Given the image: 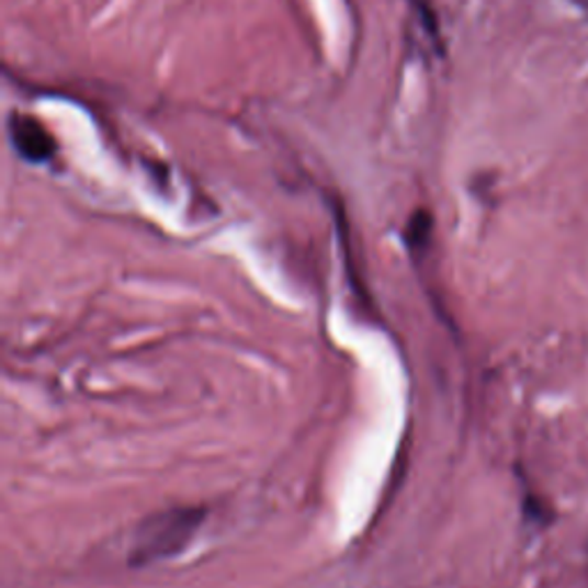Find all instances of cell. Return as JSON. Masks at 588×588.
<instances>
[{"mask_svg": "<svg viewBox=\"0 0 588 588\" xmlns=\"http://www.w3.org/2000/svg\"><path fill=\"white\" fill-rule=\"evenodd\" d=\"M203 520V508H168L152 514L138 527L129 561L134 566H147V563L180 554Z\"/></svg>", "mask_w": 588, "mask_h": 588, "instance_id": "1", "label": "cell"}, {"mask_svg": "<svg viewBox=\"0 0 588 588\" xmlns=\"http://www.w3.org/2000/svg\"><path fill=\"white\" fill-rule=\"evenodd\" d=\"M10 138L16 147V152L31 163H44L56 152V143L52 134L29 115L14 113L10 117Z\"/></svg>", "mask_w": 588, "mask_h": 588, "instance_id": "2", "label": "cell"}, {"mask_svg": "<svg viewBox=\"0 0 588 588\" xmlns=\"http://www.w3.org/2000/svg\"><path fill=\"white\" fill-rule=\"evenodd\" d=\"M430 233H432V216H430V212L419 210L409 218L405 239L411 249H419V247H426L428 239H430Z\"/></svg>", "mask_w": 588, "mask_h": 588, "instance_id": "3", "label": "cell"}]
</instances>
